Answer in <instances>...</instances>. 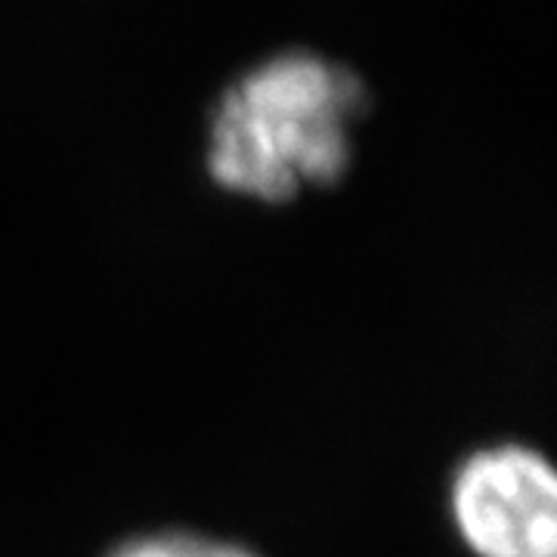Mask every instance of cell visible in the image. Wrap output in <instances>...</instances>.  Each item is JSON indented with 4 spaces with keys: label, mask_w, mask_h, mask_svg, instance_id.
I'll list each match as a JSON object with an SVG mask.
<instances>
[{
    "label": "cell",
    "mask_w": 557,
    "mask_h": 557,
    "mask_svg": "<svg viewBox=\"0 0 557 557\" xmlns=\"http://www.w3.org/2000/svg\"><path fill=\"white\" fill-rule=\"evenodd\" d=\"M366 87L347 65L285 50L245 72L211 115L208 168L258 199H292L304 183H332L350 161V127Z\"/></svg>",
    "instance_id": "cell-1"
},
{
    "label": "cell",
    "mask_w": 557,
    "mask_h": 557,
    "mask_svg": "<svg viewBox=\"0 0 557 557\" xmlns=\"http://www.w3.org/2000/svg\"><path fill=\"white\" fill-rule=\"evenodd\" d=\"M449 505L478 557H557V465L533 446L471 453L458 465Z\"/></svg>",
    "instance_id": "cell-2"
},
{
    "label": "cell",
    "mask_w": 557,
    "mask_h": 557,
    "mask_svg": "<svg viewBox=\"0 0 557 557\" xmlns=\"http://www.w3.org/2000/svg\"><path fill=\"white\" fill-rule=\"evenodd\" d=\"M109 557H258L233 542L196 536V533H156L119 545Z\"/></svg>",
    "instance_id": "cell-3"
}]
</instances>
